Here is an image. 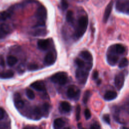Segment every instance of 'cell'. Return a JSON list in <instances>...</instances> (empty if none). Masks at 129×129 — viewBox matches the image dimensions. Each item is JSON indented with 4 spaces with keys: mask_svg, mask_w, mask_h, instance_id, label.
<instances>
[{
    "mask_svg": "<svg viewBox=\"0 0 129 129\" xmlns=\"http://www.w3.org/2000/svg\"><path fill=\"white\" fill-rule=\"evenodd\" d=\"M100 83H101V80H99L98 81V82H97V84H98V85H99Z\"/></svg>",
    "mask_w": 129,
    "mask_h": 129,
    "instance_id": "74e56055",
    "label": "cell"
},
{
    "mask_svg": "<svg viewBox=\"0 0 129 129\" xmlns=\"http://www.w3.org/2000/svg\"><path fill=\"white\" fill-rule=\"evenodd\" d=\"M50 108V105L48 103H44L41 107V111L42 113V115H44L47 116L49 113V110Z\"/></svg>",
    "mask_w": 129,
    "mask_h": 129,
    "instance_id": "ac0fdd59",
    "label": "cell"
},
{
    "mask_svg": "<svg viewBox=\"0 0 129 129\" xmlns=\"http://www.w3.org/2000/svg\"><path fill=\"white\" fill-rule=\"evenodd\" d=\"M65 124V122L60 118H56L53 121V127L55 128H60L63 127Z\"/></svg>",
    "mask_w": 129,
    "mask_h": 129,
    "instance_id": "4fadbf2b",
    "label": "cell"
},
{
    "mask_svg": "<svg viewBox=\"0 0 129 129\" xmlns=\"http://www.w3.org/2000/svg\"><path fill=\"white\" fill-rule=\"evenodd\" d=\"M98 75H99V74H98V71H94V72H93V73L92 74V78H93V79L94 80H96L98 78Z\"/></svg>",
    "mask_w": 129,
    "mask_h": 129,
    "instance_id": "e575fe53",
    "label": "cell"
},
{
    "mask_svg": "<svg viewBox=\"0 0 129 129\" xmlns=\"http://www.w3.org/2000/svg\"><path fill=\"white\" fill-rule=\"evenodd\" d=\"M124 76L122 73H119L116 75L114 79V83L115 87L118 90H120L122 88L124 85Z\"/></svg>",
    "mask_w": 129,
    "mask_h": 129,
    "instance_id": "277c9868",
    "label": "cell"
},
{
    "mask_svg": "<svg viewBox=\"0 0 129 129\" xmlns=\"http://www.w3.org/2000/svg\"><path fill=\"white\" fill-rule=\"evenodd\" d=\"M51 81L56 84L63 85L67 82L68 76L66 72H60L55 73L51 77Z\"/></svg>",
    "mask_w": 129,
    "mask_h": 129,
    "instance_id": "3957f363",
    "label": "cell"
},
{
    "mask_svg": "<svg viewBox=\"0 0 129 129\" xmlns=\"http://www.w3.org/2000/svg\"><path fill=\"white\" fill-rule=\"evenodd\" d=\"M115 51L118 54H122L125 51L124 47L120 44H117L115 45Z\"/></svg>",
    "mask_w": 129,
    "mask_h": 129,
    "instance_id": "603a6c76",
    "label": "cell"
},
{
    "mask_svg": "<svg viewBox=\"0 0 129 129\" xmlns=\"http://www.w3.org/2000/svg\"><path fill=\"white\" fill-rule=\"evenodd\" d=\"M80 55L85 59L88 61H92L93 60V57L92 54L87 50L82 51L80 53Z\"/></svg>",
    "mask_w": 129,
    "mask_h": 129,
    "instance_id": "2e32d148",
    "label": "cell"
},
{
    "mask_svg": "<svg viewBox=\"0 0 129 129\" xmlns=\"http://www.w3.org/2000/svg\"><path fill=\"white\" fill-rule=\"evenodd\" d=\"M14 72L12 70H7L0 73V78L2 79H10L13 77Z\"/></svg>",
    "mask_w": 129,
    "mask_h": 129,
    "instance_id": "5bb4252c",
    "label": "cell"
},
{
    "mask_svg": "<svg viewBox=\"0 0 129 129\" xmlns=\"http://www.w3.org/2000/svg\"><path fill=\"white\" fill-rule=\"evenodd\" d=\"M75 63L80 69H81L85 66V62L84 61L79 58H76L75 59Z\"/></svg>",
    "mask_w": 129,
    "mask_h": 129,
    "instance_id": "f1b7e54d",
    "label": "cell"
},
{
    "mask_svg": "<svg viewBox=\"0 0 129 129\" xmlns=\"http://www.w3.org/2000/svg\"><path fill=\"white\" fill-rule=\"evenodd\" d=\"M84 114H85V118L86 119H89V118H90L91 114V112L89 109H85V110L84 111Z\"/></svg>",
    "mask_w": 129,
    "mask_h": 129,
    "instance_id": "1f68e13d",
    "label": "cell"
},
{
    "mask_svg": "<svg viewBox=\"0 0 129 129\" xmlns=\"http://www.w3.org/2000/svg\"><path fill=\"white\" fill-rule=\"evenodd\" d=\"M81 127V123H78V127Z\"/></svg>",
    "mask_w": 129,
    "mask_h": 129,
    "instance_id": "f35d334b",
    "label": "cell"
},
{
    "mask_svg": "<svg viewBox=\"0 0 129 129\" xmlns=\"http://www.w3.org/2000/svg\"><path fill=\"white\" fill-rule=\"evenodd\" d=\"M80 114H81V107L79 105H78L76 109V118L77 120H79L80 119Z\"/></svg>",
    "mask_w": 129,
    "mask_h": 129,
    "instance_id": "f546056e",
    "label": "cell"
},
{
    "mask_svg": "<svg viewBox=\"0 0 129 129\" xmlns=\"http://www.w3.org/2000/svg\"><path fill=\"white\" fill-rule=\"evenodd\" d=\"M38 48L42 50H46L50 45L49 39H40L37 41Z\"/></svg>",
    "mask_w": 129,
    "mask_h": 129,
    "instance_id": "9c48e42d",
    "label": "cell"
},
{
    "mask_svg": "<svg viewBox=\"0 0 129 129\" xmlns=\"http://www.w3.org/2000/svg\"><path fill=\"white\" fill-rule=\"evenodd\" d=\"M117 96V94L115 91H108L105 93L104 98L106 100L110 101L116 98Z\"/></svg>",
    "mask_w": 129,
    "mask_h": 129,
    "instance_id": "7c38bea8",
    "label": "cell"
},
{
    "mask_svg": "<svg viewBox=\"0 0 129 129\" xmlns=\"http://www.w3.org/2000/svg\"><path fill=\"white\" fill-rule=\"evenodd\" d=\"M11 14L9 11H2L0 12V20L5 21L11 17Z\"/></svg>",
    "mask_w": 129,
    "mask_h": 129,
    "instance_id": "ffe728a7",
    "label": "cell"
},
{
    "mask_svg": "<svg viewBox=\"0 0 129 129\" xmlns=\"http://www.w3.org/2000/svg\"><path fill=\"white\" fill-rule=\"evenodd\" d=\"M128 59L124 57V58H122L118 64V67L120 68H123L126 67L128 65Z\"/></svg>",
    "mask_w": 129,
    "mask_h": 129,
    "instance_id": "d4e9b609",
    "label": "cell"
},
{
    "mask_svg": "<svg viewBox=\"0 0 129 129\" xmlns=\"http://www.w3.org/2000/svg\"><path fill=\"white\" fill-rule=\"evenodd\" d=\"M35 16L38 19V21L35 27L44 26L45 24V20L47 18V10L43 6H39L35 13Z\"/></svg>",
    "mask_w": 129,
    "mask_h": 129,
    "instance_id": "7a4b0ae2",
    "label": "cell"
},
{
    "mask_svg": "<svg viewBox=\"0 0 129 129\" xmlns=\"http://www.w3.org/2000/svg\"><path fill=\"white\" fill-rule=\"evenodd\" d=\"M38 68L39 67H38V66L37 65V64L34 63H30L27 66L28 70L30 71H36L38 69Z\"/></svg>",
    "mask_w": 129,
    "mask_h": 129,
    "instance_id": "83f0119b",
    "label": "cell"
},
{
    "mask_svg": "<svg viewBox=\"0 0 129 129\" xmlns=\"http://www.w3.org/2000/svg\"><path fill=\"white\" fill-rule=\"evenodd\" d=\"M61 7L63 10H66L68 8V4L65 0H62L61 2Z\"/></svg>",
    "mask_w": 129,
    "mask_h": 129,
    "instance_id": "4dcf8cb0",
    "label": "cell"
},
{
    "mask_svg": "<svg viewBox=\"0 0 129 129\" xmlns=\"http://www.w3.org/2000/svg\"><path fill=\"white\" fill-rule=\"evenodd\" d=\"M66 20L69 23H73L74 21V14L73 11H68L66 14Z\"/></svg>",
    "mask_w": 129,
    "mask_h": 129,
    "instance_id": "7402d4cb",
    "label": "cell"
},
{
    "mask_svg": "<svg viewBox=\"0 0 129 129\" xmlns=\"http://www.w3.org/2000/svg\"><path fill=\"white\" fill-rule=\"evenodd\" d=\"M88 74L86 72L81 70H77L76 72V77L78 80H81V81H85L86 80Z\"/></svg>",
    "mask_w": 129,
    "mask_h": 129,
    "instance_id": "8fae6325",
    "label": "cell"
},
{
    "mask_svg": "<svg viewBox=\"0 0 129 129\" xmlns=\"http://www.w3.org/2000/svg\"><path fill=\"white\" fill-rule=\"evenodd\" d=\"M7 34H6L2 30L0 27V39H3L6 37Z\"/></svg>",
    "mask_w": 129,
    "mask_h": 129,
    "instance_id": "d590c367",
    "label": "cell"
},
{
    "mask_svg": "<svg viewBox=\"0 0 129 129\" xmlns=\"http://www.w3.org/2000/svg\"><path fill=\"white\" fill-rule=\"evenodd\" d=\"M55 60L56 57L53 52L49 51L45 56L44 62L47 66H50L52 65L55 62Z\"/></svg>",
    "mask_w": 129,
    "mask_h": 129,
    "instance_id": "8992f818",
    "label": "cell"
},
{
    "mask_svg": "<svg viewBox=\"0 0 129 129\" xmlns=\"http://www.w3.org/2000/svg\"><path fill=\"white\" fill-rule=\"evenodd\" d=\"M18 62V59L16 57L13 55H9L7 58V64L10 66L12 67L15 65Z\"/></svg>",
    "mask_w": 129,
    "mask_h": 129,
    "instance_id": "9a60e30c",
    "label": "cell"
},
{
    "mask_svg": "<svg viewBox=\"0 0 129 129\" xmlns=\"http://www.w3.org/2000/svg\"><path fill=\"white\" fill-rule=\"evenodd\" d=\"M46 34V31L45 29H37L33 32V35L34 36H44Z\"/></svg>",
    "mask_w": 129,
    "mask_h": 129,
    "instance_id": "cb8c5ba5",
    "label": "cell"
},
{
    "mask_svg": "<svg viewBox=\"0 0 129 129\" xmlns=\"http://www.w3.org/2000/svg\"><path fill=\"white\" fill-rule=\"evenodd\" d=\"M88 23V17L85 16H82L79 20L78 26L75 33V37L77 39L81 37L85 32L87 28Z\"/></svg>",
    "mask_w": 129,
    "mask_h": 129,
    "instance_id": "6da1fadb",
    "label": "cell"
},
{
    "mask_svg": "<svg viewBox=\"0 0 129 129\" xmlns=\"http://www.w3.org/2000/svg\"><path fill=\"white\" fill-rule=\"evenodd\" d=\"M90 96V90H86L83 95V103L86 104L88 101V99Z\"/></svg>",
    "mask_w": 129,
    "mask_h": 129,
    "instance_id": "4316f807",
    "label": "cell"
},
{
    "mask_svg": "<svg viewBox=\"0 0 129 129\" xmlns=\"http://www.w3.org/2000/svg\"><path fill=\"white\" fill-rule=\"evenodd\" d=\"M80 91L79 90H76L74 86H70L68 88L67 91V95L68 98L70 99H78L80 96Z\"/></svg>",
    "mask_w": 129,
    "mask_h": 129,
    "instance_id": "5b68a950",
    "label": "cell"
},
{
    "mask_svg": "<svg viewBox=\"0 0 129 129\" xmlns=\"http://www.w3.org/2000/svg\"><path fill=\"white\" fill-rule=\"evenodd\" d=\"M0 27L2 29V30L4 32V33L7 35L11 33L12 32V29L10 26L7 24H5V23L1 24H0Z\"/></svg>",
    "mask_w": 129,
    "mask_h": 129,
    "instance_id": "d6986e66",
    "label": "cell"
},
{
    "mask_svg": "<svg viewBox=\"0 0 129 129\" xmlns=\"http://www.w3.org/2000/svg\"><path fill=\"white\" fill-rule=\"evenodd\" d=\"M60 107L62 110L66 112H69L71 110V106L70 104L67 101H62L60 103Z\"/></svg>",
    "mask_w": 129,
    "mask_h": 129,
    "instance_id": "e0dca14e",
    "label": "cell"
},
{
    "mask_svg": "<svg viewBox=\"0 0 129 129\" xmlns=\"http://www.w3.org/2000/svg\"><path fill=\"white\" fill-rule=\"evenodd\" d=\"M118 59V56L113 55H108L107 56V60L110 64H114L116 63Z\"/></svg>",
    "mask_w": 129,
    "mask_h": 129,
    "instance_id": "44dd1931",
    "label": "cell"
},
{
    "mask_svg": "<svg viewBox=\"0 0 129 129\" xmlns=\"http://www.w3.org/2000/svg\"><path fill=\"white\" fill-rule=\"evenodd\" d=\"M26 94L27 97L30 100H33L35 98V94H34V92L30 89H27L26 90Z\"/></svg>",
    "mask_w": 129,
    "mask_h": 129,
    "instance_id": "484cf974",
    "label": "cell"
},
{
    "mask_svg": "<svg viewBox=\"0 0 129 129\" xmlns=\"http://www.w3.org/2000/svg\"><path fill=\"white\" fill-rule=\"evenodd\" d=\"M14 102L17 108H22L24 105V102L21 98V96L19 93H16L14 97Z\"/></svg>",
    "mask_w": 129,
    "mask_h": 129,
    "instance_id": "ba28073f",
    "label": "cell"
},
{
    "mask_svg": "<svg viewBox=\"0 0 129 129\" xmlns=\"http://www.w3.org/2000/svg\"><path fill=\"white\" fill-rule=\"evenodd\" d=\"M113 2L112 1H111L106 6L105 9V12L104 14L103 15V22L104 23H106L112 11V7H113Z\"/></svg>",
    "mask_w": 129,
    "mask_h": 129,
    "instance_id": "52a82bcc",
    "label": "cell"
},
{
    "mask_svg": "<svg viewBox=\"0 0 129 129\" xmlns=\"http://www.w3.org/2000/svg\"><path fill=\"white\" fill-rule=\"evenodd\" d=\"M30 86L35 90L39 91H45V87L44 83L41 81H37L33 82L30 85Z\"/></svg>",
    "mask_w": 129,
    "mask_h": 129,
    "instance_id": "30bf717a",
    "label": "cell"
},
{
    "mask_svg": "<svg viewBox=\"0 0 129 129\" xmlns=\"http://www.w3.org/2000/svg\"><path fill=\"white\" fill-rule=\"evenodd\" d=\"M103 119L107 124H110V119L109 115L108 114H105L103 115Z\"/></svg>",
    "mask_w": 129,
    "mask_h": 129,
    "instance_id": "d6a6232c",
    "label": "cell"
},
{
    "mask_svg": "<svg viewBox=\"0 0 129 129\" xmlns=\"http://www.w3.org/2000/svg\"><path fill=\"white\" fill-rule=\"evenodd\" d=\"M0 65L3 67H5V61L3 57L0 58Z\"/></svg>",
    "mask_w": 129,
    "mask_h": 129,
    "instance_id": "8d00e7d4",
    "label": "cell"
},
{
    "mask_svg": "<svg viewBox=\"0 0 129 129\" xmlns=\"http://www.w3.org/2000/svg\"><path fill=\"white\" fill-rule=\"evenodd\" d=\"M5 111L4 109L3 108L0 107V120H2V119L4 118L5 116Z\"/></svg>",
    "mask_w": 129,
    "mask_h": 129,
    "instance_id": "836d02e7",
    "label": "cell"
}]
</instances>
